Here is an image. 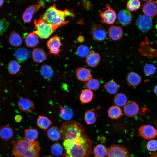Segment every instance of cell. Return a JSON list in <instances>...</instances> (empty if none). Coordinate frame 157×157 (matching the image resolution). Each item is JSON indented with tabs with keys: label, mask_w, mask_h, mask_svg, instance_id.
Wrapping results in <instances>:
<instances>
[{
	"label": "cell",
	"mask_w": 157,
	"mask_h": 157,
	"mask_svg": "<svg viewBox=\"0 0 157 157\" xmlns=\"http://www.w3.org/2000/svg\"><path fill=\"white\" fill-rule=\"evenodd\" d=\"M47 135L48 138L53 141H57L61 139L60 129L56 126H52L48 129Z\"/></svg>",
	"instance_id": "484cf974"
},
{
	"label": "cell",
	"mask_w": 157,
	"mask_h": 157,
	"mask_svg": "<svg viewBox=\"0 0 157 157\" xmlns=\"http://www.w3.org/2000/svg\"><path fill=\"white\" fill-rule=\"evenodd\" d=\"M136 24L140 31L143 32H145L151 28L152 20L151 17L145 15H142L137 18Z\"/></svg>",
	"instance_id": "30bf717a"
},
{
	"label": "cell",
	"mask_w": 157,
	"mask_h": 157,
	"mask_svg": "<svg viewBox=\"0 0 157 157\" xmlns=\"http://www.w3.org/2000/svg\"><path fill=\"white\" fill-rule=\"evenodd\" d=\"M155 43H156V44H157V40H156V41H155Z\"/></svg>",
	"instance_id": "816d5d0a"
},
{
	"label": "cell",
	"mask_w": 157,
	"mask_h": 157,
	"mask_svg": "<svg viewBox=\"0 0 157 157\" xmlns=\"http://www.w3.org/2000/svg\"><path fill=\"white\" fill-rule=\"evenodd\" d=\"M41 6L40 4H35L28 7L24 12L22 15L23 20L26 22H30L33 15L40 8Z\"/></svg>",
	"instance_id": "e0dca14e"
},
{
	"label": "cell",
	"mask_w": 157,
	"mask_h": 157,
	"mask_svg": "<svg viewBox=\"0 0 157 157\" xmlns=\"http://www.w3.org/2000/svg\"><path fill=\"white\" fill-rule=\"evenodd\" d=\"M101 57L99 54L93 50L90 51L89 54L85 58L87 65L92 67L97 66L99 63Z\"/></svg>",
	"instance_id": "9a60e30c"
},
{
	"label": "cell",
	"mask_w": 157,
	"mask_h": 157,
	"mask_svg": "<svg viewBox=\"0 0 157 157\" xmlns=\"http://www.w3.org/2000/svg\"><path fill=\"white\" fill-rule=\"evenodd\" d=\"M92 142L85 130L77 136L64 140L62 157H90Z\"/></svg>",
	"instance_id": "6da1fadb"
},
{
	"label": "cell",
	"mask_w": 157,
	"mask_h": 157,
	"mask_svg": "<svg viewBox=\"0 0 157 157\" xmlns=\"http://www.w3.org/2000/svg\"><path fill=\"white\" fill-rule=\"evenodd\" d=\"M20 64L16 60L11 61L8 64V72L12 75L15 74L19 72L20 71Z\"/></svg>",
	"instance_id": "d590c367"
},
{
	"label": "cell",
	"mask_w": 157,
	"mask_h": 157,
	"mask_svg": "<svg viewBox=\"0 0 157 157\" xmlns=\"http://www.w3.org/2000/svg\"><path fill=\"white\" fill-rule=\"evenodd\" d=\"M97 114L93 110H88L85 111L84 120L88 125L94 124L97 120Z\"/></svg>",
	"instance_id": "d6a6232c"
},
{
	"label": "cell",
	"mask_w": 157,
	"mask_h": 157,
	"mask_svg": "<svg viewBox=\"0 0 157 157\" xmlns=\"http://www.w3.org/2000/svg\"><path fill=\"white\" fill-rule=\"evenodd\" d=\"M18 104L20 110L24 112H32L35 108L33 102L30 99L25 98H20L18 101Z\"/></svg>",
	"instance_id": "5bb4252c"
},
{
	"label": "cell",
	"mask_w": 157,
	"mask_h": 157,
	"mask_svg": "<svg viewBox=\"0 0 157 157\" xmlns=\"http://www.w3.org/2000/svg\"><path fill=\"white\" fill-rule=\"evenodd\" d=\"M38 126L44 131L47 130L52 124V122L46 116L42 115H39L37 120Z\"/></svg>",
	"instance_id": "4316f807"
},
{
	"label": "cell",
	"mask_w": 157,
	"mask_h": 157,
	"mask_svg": "<svg viewBox=\"0 0 157 157\" xmlns=\"http://www.w3.org/2000/svg\"><path fill=\"white\" fill-rule=\"evenodd\" d=\"M60 115L63 119L68 121L71 119L73 116V111L70 107L65 106L60 107Z\"/></svg>",
	"instance_id": "1f68e13d"
},
{
	"label": "cell",
	"mask_w": 157,
	"mask_h": 157,
	"mask_svg": "<svg viewBox=\"0 0 157 157\" xmlns=\"http://www.w3.org/2000/svg\"><path fill=\"white\" fill-rule=\"evenodd\" d=\"M4 0H0V7L3 5L4 3Z\"/></svg>",
	"instance_id": "681fc988"
},
{
	"label": "cell",
	"mask_w": 157,
	"mask_h": 157,
	"mask_svg": "<svg viewBox=\"0 0 157 157\" xmlns=\"http://www.w3.org/2000/svg\"><path fill=\"white\" fill-rule=\"evenodd\" d=\"M90 32L92 38L97 41L104 40L107 36V32L105 28L99 24H95L91 28Z\"/></svg>",
	"instance_id": "ba28073f"
},
{
	"label": "cell",
	"mask_w": 157,
	"mask_h": 157,
	"mask_svg": "<svg viewBox=\"0 0 157 157\" xmlns=\"http://www.w3.org/2000/svg\"><path fill=\"white\" fill-rule=\"evenodd\" d=\"M38 130L33 128L25 129L24 131V138L28 141L33 142L38 138Z\"/></svg>",
	"instance_id": "f546056e"
},
{
	"label": "cell",
	"mask_w": 157,
	"mask_h": 157,
	"mask_svg": "<svg viewBox=\"0 0 157 157\" xmlns=\"http://www.w3.org/2000/svg\"><path fill=\"white\" fill-rule=\"evenodd\" d=\"M109 117L113 119H116L119 118L122 115L121 109L117 106L113 105L111 106L108 110Z\"/></svg>",
	"instance_id": "83f0119b"
},
{
	"label": "cell",
	"mask_w": 157,
	"mask_h": 157,
	"mask_svg": "<svg viewBox=\"0 0 157 157\" xmlns=\"http://www.w3.org/2000/svg\"><path fill=\"white\" fill-rule=\"evenodd\" d=\"M76 75L78 80L83 82H87L92 77L90 71L84 67L78 68L76 71Z\"/></svg>",
	"instance_id": "ffe728a7"
},
{
	"label": "cell",
	"mask_w": 157,
	"mask_h": 157,
	"mask_svg": "<svg viewBox=\"0 0 157 157\" xmlns=\"http://www.w3.org/2000/svg\"><path fill=\"white\" fill-rule=\"evenodd\" d=\"M154 91L155 94L157 96V85L154 87Z\"/></svg>",
	"instance_id": "7dc6e473"
},
{
	"label": "cell",
	"mask_w": 157,
	"mask_h": 157,
	"mask_svg": "<svg viewBox=\"0 0 157 157\" xmlns=\"http://www.w3.org/2000/svg\"><path fill=\"white\" fill-rule=\"evenodd\" d=\"M15 119L16 122H19L22 120V117L20 115H18L15 116Z\"/></svg>",
	"instance_id": "f6af8a7d"
},
{
	"label": "cell",
	"mask_w": 157,
	"mask_h": 157,
	"mask_svg": "<svg viewBox=\"0 0 157 157\" xmlns=\"http://www.w3.org/2000/svg\"><path fill=\"white\" fill-rule=\"evenodd\" d=\"M139 107L138 104L133 101L127 102L123 108L125 114L127 116L131 117L137 115L139 112Z\"/></svg>",
	"instance_id": "4fadbf2b"
},
{
	"label": "cell",
	"mask_w": 157,
	"mask_h": 157,
	"mask_svg": "<svg viewBox=\"0 0 157 157\" xmlns=\"http://www.w3.org/2000/svg\"><path fill=\"white\" fill-rule=\"evenodd\" d=\"M30 54L29 51L24 47L18 48L14 53L15 57L19 62L21 63L26 60L29 57Z\"/></svg>",
	"instance_id": "603a6c76"
},
{
	"label": "cell",
	"mask_w": 157,
	"mask_h": 157,
	"mask_svg": "<svg viewBox=\"0 0 157 157\" xmlns=\"http://www.w3.org/2000/svg\"><path fill=\"white\" fill-rule=\"evenodd\" d=\"M117 83L113 79L106 82L104 85V87L106 91L111 94L116 93L119 88Z\"/></svg>",
	"instance_id": "f1b7e54d"
},
{
	"label": "cell",
	"mask_w": 157,
	"mask_h": 157,
	"mask_svg": "<svg viewBox=\"0 0 157 157\" xmlns=\"http://www.w3.org/2000/svg\"><path fill=\"white\" fill-rule=\"evenodd\" d=\"M44 157H53L52 156L50 155H47L44 156Z\"/></svg>",
	"instance_id": "f907efd6"
},
{
	"label": "cell",
	"mask_w": 157,
	"mask_h": 157,
	"mask_svg": "<svg viewBox=\"0 0 157 157\" xmlns=\"http://www.w3.org/2000/svg\"><path fill=\"white\" fill-rule=\"evenodd\" d=\"M40 149L39 142H29L23 137L14 143L12 152L14 157H39Z\"/></svg>",
	"instance_id": "7a4b0ae2"
},
{
	"label": "cell",
	"mask_w": 157,
	"mask_h": 157,
	"mask_svg": "<svg viewBox=\"0 0 157 157\" xmlns=\"http://www.w3.org/2000/svg\"><path fill=\"white\" fill-rule=\"evenodd\" d=\"M99 16L102 23L110 25L113 24L117 18L115 11L110 7L109 4L106 5L105 10L100 13Z\"/></svg>",
	"instance_id": "52a82bcc"
},
{
	"label": "cell",
	"mask_w": 157,
	"mask_h": 157,
	"mask_svg": "<svg viewBox=\"0 0 157 157\" xmlns=\"http://www.w3.org/2000/svg\"><path fill=\"white\" fill-rule=\"evenodd\" d=\"M139 132L140 135L146 139H151L157 136V130L150 125L141 126L139 129Z\"/></svg>",
	"instance_id": "9c48e42d"
},
{
	"label": "cell",
	"mask_w": 157,
	"mask_h": 157,
	"mask_svg": "<svg viewBox=\"0 0 157 157\" xmlns=\"http://www.w3.org/2000/svg\"><path fill=\"white\" fill-rule=\"evenodd\" d=\"M108 34L109 38L111 39L113 41H117L122 38L123 32L121 27L112 25L108 29Z\"/></svg>",
	"instance_id": "ac0fdd59"
},
{
	"label": "cell",
	"mask_w": 157,
	"mask_h": 157,
	"mask_svg": "<svg viewBox=\"0 0 157 157\" xmlns=\"http://www.w3.org/2000/svg\"><path fill=\"white\" fill-rule=\"evenodd\" d=\"M10 25L9 22L4 19H0V35H2L6 31Z\"/></svg>",
	"instance_id": "ee69618b"
},
{
	"label": "cell",
	"mask_w": 157,
	"mask_h": 157,
	"mask_svg": "<svg viewBox=\"0 0 157 157\" xmlns=\"http://www.w3.org/2000/svg\"><path fill=\"white\" fill-rule=\"evenodd\" d=\"M60 129L61 139L64 140L74 138L85 131L82 124L74 120L63 123Z\"/></svg>",
	"instance_id": "277c9868"
},
{
	"label": "cell",
	"mask_w": 157,
	"mask_h": 157,
	"mask_svg": "<svg viewBox=\"0 0 157 157\" xmlns=\"http://www.w3.org/2000/svg\"><path fill=\"white\" fill-rule=\"evenodd\" d=\"M9 42L14 47H18L22 44V40L21 37L14 31H12L9 36Z\"/></svg>",
	"instance_id": "4dcf8cb0"
},
{
	"label": "cell",
	"mask_w": 157,
	"mask_h": 157,
	"mask_svg": "<svg viewBox=\"0 0 157 157\" xmlns=\"http://www.w3.org/2000/svg\"><path fill=\"white\" fill-rule=\"evenodd\" d=\"M41 75L45 79H50L54 76V73L51 67L49 65H44L40 69Z\"/></svg>",
	"instance_id": "836d02e7"
},
{
	"label": "cell",
	"mask_w": 157,
	"mask_h": 157,
	"mask_svg": "<svg viewBox=\"0 0 157 157\" xmlns=\"http://www.w3.org/2000/svg\"><path fill=\"white\" fill-rule=\"evenodd\" d=\"M143 70L146 75L150 76L155 73L156 69L155 66L153 64H147L144 66Z\"/></svg>",
	"instance_id": "b9f144b4"
},
{
	"label": "cell",
	"mask_w": 157,
	"mask_h": 157,
	"mask_svg": "<svg viewBox=\"0 0 157 157\" xmlns=\"http://www.w3.org/2000/svg\"><path fill=\"white\" fill-rule=\"evenodd\" d=\"M142 10L146 16L151 18L155 17L157 15V1H147L143 5Z\"/></svg>",
	"instance_id": "8fae6325"
},
{
	"label": "cell",
	"mask_w": 157,
	"mask_h": 157,
	"mask_svg": "<svg viewBox=\"0 0 157 157\" xmlns=\"http://www.w3.org/2000/svg\"></svg>",
	"instance_id": "f5cc1de1"
},
{
	"label": "cell",
	"mask_w": 157,
	"mask_h": 157,
	"mask_svg": "<svg viewBox=\"0 0 157 157\" xmlns=\"http://www.w3.org/2000/svg\"><path fill=\"white\" fill-rule=\"evenodd\" d=\"M84 40V37L82 36H80L78 37V40L80 42H82Z\"/></svg>",
	"instance_id": "bcb514c9"
},
{
	"label": "cell",
	"mask_w": 157,
	"mask_h": 157,
	"mask_svg": "<svg viewBox=\"0 0 157 157\" xmlns=\"http://www.w3.org/2000/svg\"><path fill=\"white\" fill-rule=\"evenodd\" d=\"M118 20L119 23L123 26L130 24L132 20V15L127 10L123 9L119 11L117 14Z\"/></svg>",
	"instance_id": "2e32d148"
},
{
	"label": "cell",
	"mask_w": 157,
	"mask_h": 157,
	"mask_svg": "<svg viewBox=\"0 0 157 157\" xmlns=\"http://www.w3.org/2000/svg\"><path fill=\"white\" fill-rule=\"evenodd\" d=\"M127 84L131 87H135L139 85L141 81V76L138 74L133 71L128 72L126 77Z\"/></svg>",
	"instance_id": "d6986e66"
},
{
	"label": "cell",
	"mask_w": 157,
	"mask_h": 157,
	"mask_svg": "<svg viewBox=\"0 0 157 157\" xmlns=\"http://www.w3.org/2000/svg\"><path fill=\"white\" fill-rule=\"evenodd\" d=\"M34 31L38 36L41 39L49 38L57 29L42 19H35Z\"/></svg>",
	"instance_id": "5b68a950"
},
{
	"label": "cell",
	"mask_w": 157,
	"mask_h": 157,
	"mask_svg": "<svg viewBox=\"0 0 157 157\" xmlns=\"http://www.w3.org/2000/svg\"><path fill=\"white\" fill-rule=\"evenodd\" d=\"M39 4L41 6H43L44 4V2L43 1H40L39 2Z\"/></svg>",
	"instance_id": "c3c4849f"
},
{
	"label": "cell",
	"mask_w": 157,
	"mask_h": 157,
	"mask_svg": "<svg viewBox=\"0 0 157 157\" xmlns=\"http://www.w3.org/2000/svg\"><path fill=\"white\" fill-rule=\"evenodd\" d=\"M94 94L90 90L85 89L83 90L79 96V99L82 104L90 103L93 99Z\"/></svg>",
	"instance_id": "d4e9b609"
},
{
	"label": "cell",
	"mask_w": 157,
	"mask_h": 157,
	"mask_svg": "<svg viewBox=\"0 0 157 157\" xmlns=\"http://www.w3.org/2000/svg\"><path fill=\"white\" fill-rule=\"evenodd\" d=\"M113 102L115 105L119 107L124 106L127 102V98L123 93H118L114 96Z\"/></svg>",
	"instance_id": "e575fe53"
},
{
	"label": "cell",
	"mask_w": 157,
	"mask_h": 157,
	"mask_svg": "<svg viewBox=\"0 0 157 157\" xmlns=\"http://www.w3.org/2000/svg\"><path fill=\"white\" fill-rule=\"evenodd\" d=\"M90 51L88 47L85 45L80 46L77 50L78 55L82 58L86 57L89 54Z\"/></svg>",
	"instance_id": "60d3db41"
},
{
	"label": "cell",
	"mask_w": 157,
	"mask_h": 157,
	"mask_svg": "<svg viewBox=\"0 0 157 157\" xmlns=\"http://www.w3.org/2000/svg\"><path fill=\"white\" fill-rule=\"evenodd\" d=\"M32 57L33 60L38 63H41L45 61L47 55L44 51L40 48L34 49L32 52Z\"/></svg>",
	"instance_id": "7402d4cb"
},
{
	"label": "cell",
	"mask_w": 157,
	"mask_h": 157,
	"mask_svg": "<svg viewBox=\"0 0 157 157\" xmlns=\"http://www.w3.org/2000/svg\"><path fill=\"white\" fill-rule=\"evenodd\" d=\"M93 151L95 156L104 157L107 155V148L104 145L99 144L95 147Z\"/></svg>",
	"instance_id": "8d00e7d4"
},
{
	"label": "cell",
	"mask_w": 157,
	"mask_h": 157,
	"mask_svg": "<svg viewBox=\"0 0 157 157\" xmlns=\"http://www.w3.org/2000/svg\"><path fill=\"white\" fill-rule=\"evenodd\" d=\"M84 86L91 90H95L99 88L100 82L98 79L91 78L85 83Z\"/></svg>",
	"instance_id": "74e56055"
},
{
	"label": "cell",
	"mask_w": 157,
	"mask_h": 157,
	"mask_svg": "<svg viewBox=\"0 0 157 157\" xmlns=\"http://www.w3.org/2000/svg\"><path fill=\"white\" fill-rule=\"evenodd\" d=\"M105 157H130L128 149L119 144H112L107 148Z\"/></svg>",
	"instance_id": "8992f818"
},
{
	"label": "cell",
	"mask_w": 157,
	"mask_h": 157,
	"mask_svg": "<svg viewBox=\"0 0 157 157\" xmlns=\"http://www.w3.org/2000/svg\"><path fill=\"white\" fill-rule=\"evenodd\" d=\"M147 150L151 151H157V140H151L148 142L146 144Z\"/></svg>",
	"instance_id": "7bdbcfd3"
},
{
	"label": "cell",
	"mask_w": 157,
	"mask_h": 157,
	"mask_svg": "<svg viewBox=\"0 0 157 157\" xmlns=\"http://www.w3.org/2000/svg\"><path fill=\"white\" fill-rule=\"evenodd\" d=\"M74 16L72 12L65 9L63 11L56 8L55 4L48 8L42 15L39 19H41L57 28L68 23L65 19L67 16Z\"/></svg>",
	"instance_id": "3957f363"
},
{
	"label": "cell",
	"mask_w": 157,
	"mask_h": 157,
	"mask_svg": "<svg viewBox=\"0 0 157 157\" xmlns=\"http://www.w3.org/2000/svg\"><path fill=\"white\" fill-rule=\"evenodd\" d=\"M13 135V131L10 126L4 125L0 127V138L5 141L11 140Z\"/></svg>",
	"instance_id": "44dd1931"
},
{
	"label": "cell",
	"mask_w": 157,
	"mask_h": 157,
	"mask_svg": "<svg viewBox=\"0 0 157 157\" xmlns=\"http://www.w3.org/2000/svg\"><path fill=\"white\" fill-rule=\"evenodd\" d=\"M25 42L26 46L31 48L37 46L39 42L38 36L34 31L26 35L25 38Z\"/></svg>",
	"instance_id": "cb8c5ba5"
},
{
	"label": "cell",
	"mask_w": 157,
	"mask_h": 157,
	"mask_svg": "<svg viewBox=\"0 0 157 157\" xmlns=\"http://www.w3.org/2000/svg\"><path fill=\"white\" fill-rule=\"evenodd\" d=\"M47 45L51 54L59 55L60 51V47L62 45L59 37L54 36L51 38L47 41Z\"/></svg>",
	"instance_id": "7c38bea8"
},
{
	"label": "cell",
	"mask_w": 157,
	"mask_h": 157,
	"mask_svg": "<svg viewBox=\"0 0 157 157\" xmlns=\"http://www.w3.org/2000/svg\"><path fill=\"white\" fill-rule=\"evenodd\" d=\"M50 151L52 154L55 156H62L63 153V147L58 142L55 143L52 145Z\"/></svg>",
	"instance_id": "f35d334b"
},
{
	"label": "cell",
	"mask_w": 157,
	"mask_h": 157,
	"mask_svg": "<svg viewBox=\"0 0 157 157\" xmlns=\"http://www.w3.org/2000/svg\"><path fill=\"white\" fill-rule=\"evenodd\" d=\"M141 6V2L138 0H130L126 4V9L128 11H136Z\"/></svg>",
	"instance_id": "ab89813d"
}]
</instances>
